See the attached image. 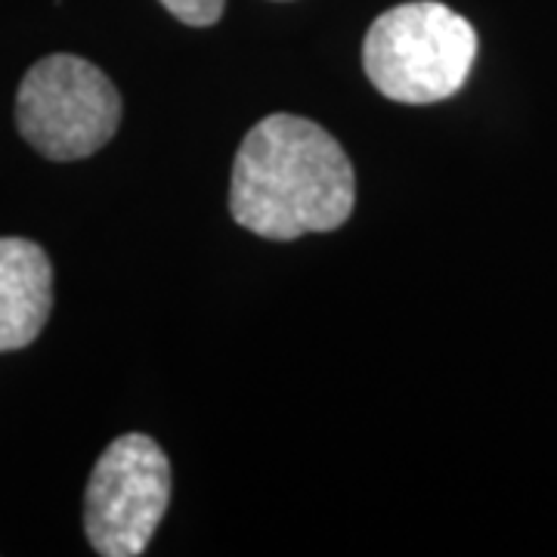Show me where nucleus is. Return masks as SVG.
Returning <instances> with one entry per match:
<instances>
[{"mask_svg":"<svg viewBox=\"0 0 557 557\" xmlns=\"http://www.w3.org/2000/svg\"><path fill=\"white\" fill-rule=\"evenodd\" d=\"M171 502V461L146 434H124L97 461L84 496V533L102 557L149 548Z\"/></svg>","mask_w":557,"mask_h":557,"instance_id":"nucleus-4","label":"nucleus"},{"mask_svg":"<svg viewBox=\"0 0 557 557\" xmlns=\"http://www.w3.org/2000/svg\"><path fill=\"white\" fill-rule=\"evenodd\" d=\"M164 10L180 20L183 25H193V28H208L223 16V7L226 0H161Z\"/></svg>","mask_w":557,"mask_h":557,"instance_id":"nucleus-6","label":"nucleus"},{"mask_svg":"<svg viewBox=\"0 0 557 557\" xmlns=\"http://www.w3.org/2000/svg\"><path fill=\"white\" fill-rule=\"evenodd\" d=\"M16 124L25 143L44 159H90L119 131L121 97L94 62L53 53L25 72Z\"/></svg>","mask_w":557,"mask_h":557,"instance_id":"nucleus-3","label":"nucleus"},{"mask_svg":"<svg viewBox=\"0 0 557 557\" xmlns=\"http://www.w3.org/2000/svg\"><path fill=\"white\" fill-rule=\"evenodd\" d=\"M474 60V25L437 0L399 3L381 13L362 44V65L375 90L406 106L456 97Z\"/></svg>","mask_w":557,"mask_h":557,"instance_id":"nucleus-2","label":"nucleus"},{"mask_svg":"<svg viewBox=\"0 0 557 557\" xmlns=\"http://www.w3.org/2000/svg\"><path fill=\"white\" fill-rule=\"evenodd\" d=\"M53 310V267L28 239H0V354L38 338Z\"/></svg>","mask_w":557,"mask_h":557,"instance_id":"nucleus-5","label":"nucleus"},{"mask_svg":"<svg viewBox=\"0 0 557 557\" xmlns=\"http://www.w3.org/2000/svg\"><path fill=\"white\" fill-rule=\"evenodd\" d=\"M357 205L354 164L341 143L298 115H270L248 131L233 161L230 211L273 242L332 233Z\"/></svg>","mask_w":557,"mask_h":557,"instance_id":"nucleus-1","label":"nucleus"}]
</instances>
